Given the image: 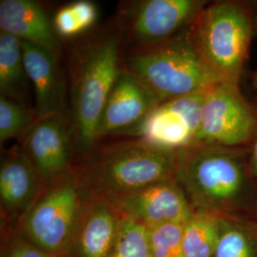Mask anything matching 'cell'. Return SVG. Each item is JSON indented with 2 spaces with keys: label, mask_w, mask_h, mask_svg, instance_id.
I'll list each match as a JSON object with an SVG mask.
<instances>
[{
  "label": "cell",
  "mask_w": 257,
  "mask_h": 257,
  "mask_svg": "<svg viewBox=\"0 0 257 257\" xmlns=\"http://www.w3.org/2000/svg\"><path fill=\"white\" fill-rule=\"evenodd\" d=\"M250 174L248 146L195 144L179 152L175 179L197 211L217 213L245 201Z\"/></svg>",
  "instance_id": "1"
},
{
  "label": "cell",
  "mask_w": 257,
  "mask_h": 257,
  "mask_svg": "<svg viewBox=\"0 0 257 257\" xmlns=\"http://www.w3.org/2000/svg\"><path fill=\"white\" fill-rule=\"evenodd\" d=\"M179 152L141 139L114 144L93 155L78 181L96 199L115 202L153 184L175 179Z\"/></svg>",
  "instance_id": "2"
},
{
  "label": "cell",
  "mask_w": 257,
  "mask_h": 257,
  "mask_svg": "<svg viewBox=\"0 0 257 257\" xmlns=\"http://www.w3.org/2000/svg\"><path fill=\"white\" fill-rule=\"evenodd\" d=\"M126 70L162 101L205 92L222 81L205 61L194 24L128 58Z\"/></svg>",
  "instance_id": "3"
},
{
  "label": "cell",
  "mask_w": 257,
  "mask_h": 257,
  "mask_svg": "<svg viewBox=\"0 0 257 257\" xmlns=\"http://www.w3.org/2000/svg\"><path fill=\"white\" fill-rule=\"evenodd\" d=\"M253 29L252 11L237 1L208 4L195 20L197 45L207 64L222 81H240Z\"/></svg>",
  "instance_id": "4"
},
{
  "label": "cell",
  "mask_w": 257,
  "mask_h": 257,
  "mask_svg": "<svg viewBox=\"0 0 257 257\" xmlns=\"http://www.w3.org/2000/svg\"><path fill=\"white\" fill-rule=\"evenodd\" d=\"M119 46L115 37L95 41L81 55L73 92L74 144L79 153L92 150L102 110L119 74Z\"/></svg>",
  "instance_id": "5"
},
{
  "label": "cell",
  "mask_w": 257,
  "mask_h": 257,
  "mask_svg": "<svg viewBox=\"0 0 257 257\" xmlns=\"http://www.w3.org/2000/svg\"><path fill=\"white\" fill-rule=\"evenodd\" d=\"M256 131L257 106L244 96L238 82L220 81L207 91L195 144L245 147Z\"/></svg>",
  "instance_id": "6"
},
{
  "label": "cell",
  "mask_w": 257,
  "mask_h": 257,
  "mask_svg": "<svg viewBox=\"0 0 257 257\" xmlns=\"http://www.w3.org/2000/svg\"><path fill=\"white\" fill-rule=\"evenodd\" d=\"M30 207L26 228L33 240L48 252L64 248L80 210V184L68 172L54 180Z\"/></svg>",
  "instance_id": "7"
},
{
  "label": "cell",
  "mask_w": 257,
  "mask_h": 257,
  "mask_svg": "<svg viewBox=\"0 0 257 257\" xmlns=\"http://www.w3.org/2000/svg\"><path fill=\"white\" fill-rule=\"evenodd\" d=\"M205 92L160 103L130 134L156 147L181 151L195 145L201 122Z\"/></svg>",
  "instance_id": "8"
},
{
  "label": "cell",
  "mask_w": 257,
  "mask_h": 257,
  "mask_svg": "<svg viewBox=\"0 0 257 257\" xmlns=\"http://www.w3.org/2000/svg\"><path fill=\"white\" fill-rule=\"evenodd\" d=\"M162 100L126 69H121L102 110L97 139L138 128Z\"/></svg>",
  "instance_id": "9"
},
{
  "label": "cell",
  "mask_w": 257,
  "mask_h": 257,
  "mask_svg": "<svg viewBox=\"0 0 257 257\" xmlns=\"http://www.w3.org/2000/svg\"><path fill=\"white\" fill-rule=\"evenodd\" d=\"M111 204L123 215L147 227L186 223L193 213V207L176 179L153 184Z\"/></svg>",
  "instance_id": "10"
},
{
  "label": "cell",
  "mask_w": 257,
  "mask_h": 257,
  "mask_svg": "<svg viewBox=\"0 0 257 257\" xmlns=\"http://www.w3.org/2000/svg\"><path fill=\"white\" fill-rule=\"evenodd\" d=\"M204 0H148L138 8L132 37L141 45L165 42L191 27L208 5Z\"/></svg>",
  "instance_id": "11"
},
{
  "label": "cell",
  "mask_w": 257,
  "mask_h": 257,
  "mask_svg": "<svg viewBox=\"0 0 257 257\" xmlns=\"http://www.w3.org/2000/svg\"><path fill=\"white\" fill-rule=\"evenodd\" d=\"M71 138V128H68L64 114L39 118L28 131L22 150L40 179L52 181L68 173Z\"/></svg>",
  "instance_id": "12"
},
{
  "label": "cell",
  "mask_w": 257,
  "mask_h": 257,
  "mask_svg": "<svg viewBox=\"0 0 257 257\" xmlns=\"http://www.w3.org/2000/svg\"><path fill=\"white\" fill-rule=\"evenodd\" d=\"M28 79L35 92L37 119L63 113V88L56 55L41 47L22 41Z\"/></svg>",
  "instance_id": "13"
},
{
  "label": "cell",
  "mask_w": 257,
  "mask_h": 257,
  "mask_svg": "<svg viewBox=\"0 0 257 257\" xmlns=\"http://www.w3.org/2000/svg\"><path fill=\"white\" fill-rule=\"evenodd\" d=\"M1 32L41 47L57 55L59 45L53 23L45 11L31 0L0 1Z\"/></svg>",
  "instance_id": "14"
},
{
  "label": "cell",
  "mask_w": 257,
  "mask_h": 257,
  "mask_svg": "<svg viewBox=\"0 0 257 257\" xmlns=\"http://www.w3.org/2000/svg\"><path fill=\"white\" fill-rule=\"evenodd\" d=\"M111 203L95 199L82 215L77 239L78 257H108L121 217Z\"/></svg>",
  "instance_id": "15"
},
{
  "label": "cell",
  "mask_w": 257,
  "mask_h": 257,
  "mask_svg": "<svg viewBox=\"0 0 257 257\" xmlns=\"http://www.w3.org/2000/svg\"><path fill=\"white\" fill-rule=\"evenodd\" d=\"M40 177L22 149L10 154L0 168L1 202L10 211L31 207Z\"/></svg>",
  "instance_id": "16"
},
{
  "label": "cell",
  "mask_w": 257,
  "mask_h": 257,
  "mask_svg": "<svg viewBox=\"0 0 257 257\" xmlns=\"http://www.w3.org/2000/svg\"><path fill=\"white\" fill-rule=\"evenodd\" d=\"M22 41L0 32V94L20 102L27 88Z\"/></svg>",
  "instance_id": "17"
},
{
  "label": "cell",
  "mask_w": 257,
  "mask_h": 257,
  "mask_svg": "<svg viewBox=\"0 0 257 257\" xmlns=\"http://www.w3.org/2000/svg\"><path fill=\"white\" fill-rule=\"evenodd\" d=\"M221 217L211 211H193L184 229L183 257H213L220 236Z\"/></svg>",
  "instance_id": "18"
},
{
  "label": "cell",
  "mask_w": 257,
  "mask_h": 257,
  "mask_svg": "<svg viewBox=\"0 0 257 257\" xmlns=\"http://www.w3.org/2000/svg\"><path fill=\"white\" fill-rule=\"evenodd\" d=\"M108 257H153L147 226L123 215Z\"/></svg>",
  "instance_id": "19"
},
{
  "label": "cell",
  "mask_w": 257,
  "mask_h": 257,
  "mask_svg": "<svg viewBox=\"0 0 257 257\" xmlns=\"http://www.w3.org/2000/svg\"><path fill=\"white\" fill-rule=\"evenodd\" d=\"M97 16V7L93 2L79 0L58 10L54 18L53 26L59 37H74L92 27Z\"/></svg>",
  "instance_id": "20"
},
{
  "label": "cell",
  "mask_w": 257,
  "mask_h": 257,
  "mask_svg": "<svg viewBox=\"0 0 257 257\" xmlns=\"http://www.w3.org/2000/svg\"><path fill=\"white\" fill-rule=\"evenodd\" d=\"M37 120L35 110L21 102L0 95V143L26 135Z\"/></svg>",
  "instance_id": "21"
},
{
  "label": "cell",
  "mask_w": 257,
  "mask_h": 257,
  "mask_svg": "<svg viewBox=\"0 0 257 257\" xmlns=\"http://www.w3.org/2000/svg\"><path fill=\"white\" fill-rule=\"evenodd\" d=\"M186 223H167L147 227L153 257H183L184 229Z\"/></svg>",
  "instance_id": "22"
},
{
  "label": "cell",
  "mask_w": 257,
  "mask_h": 257,
  "mask_svg": "<svg viewBox=\"0 0 257 257\" xmlns=\"http://www.w3.org/2000/svg\"><path fill=\"white\" fill-rule=\"evenodd\" d=\"M213 257H252V251L246 235L221 219L220 236Z\"/></svg>",
  "instance_id": "23"
},
{
  "label": "cell",
  "mask_w": 257,
  "mask_h": 257,
  "mask_svg": "<svg viewBox=\"0 0 257 257\" xmlns=\"http://www.w3.org/2000/svg\"><path fill=\"white\" fill-rule=\"evenodd\" d=\"M8 257H53L50 252L32 247L28 244H19L10 252Z\"/></svg>",
  "instance_id": "24"
},
{
  "label": "cell",
  "mask_w": 257,
  "mask_h": 257,
  "mask_svg": "<svg viewBox=\"0 0 257 257\" xmlns=\"http://www.w3.org/2000/svg\"><path fill=\"white\" fill-rule=\"evenodd\" d=\"M248 160L251 170V174L257 179V131L248 145Z\"/></svg>",
  "instance_id": "25"
},
{
  "label": "cell",
  "mask_w": 257,
  "mask_h": 257,
  "mask_svg": "<svg viewBox=\"0 0 257 257\" xmlns=\"http://www.w3.org/2000/svg\"><path fill=\"white\" fill-rule=\"evenodd\" d=\"M252 84H253V88H254V90L257 92V72H255L254 74H253V77H252Z\"/></svg>",
  "instance_id": "26"
}]
</instances>
